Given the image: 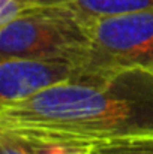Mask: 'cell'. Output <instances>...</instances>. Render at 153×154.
<instances>
[{"label":"cell","mask_w":153,"mask_h":154,"mask_svg":"<svg viewBox=\"0 0 153 154\" xmlns=\"http://www.w3.org/2000/svg\"><path fill=\"white\" fill-rule=\"evenodd\" d=\"M89 154H153V135L128 136L95 144Z\"/></svg>","instance_id":"8992f818"},{"label":"cell","mask_w":153,"mask_h":154,"mask_svg":"<svg viewBox=\"0 0 153 154\" xmlns=\"http://www.w3.org/2000/svg\"><path fill=\"white\" fill-rule=\"evenodd\" d=\"M27 8L24 0H0V27L18 18Z\"/></svg>","instance_id":"ba28073f"},{"label":"cell","mask_w":153,"mask_h":154,"mask_svg":"<svg viewBox=\"0 0 153 154\" xmlns=\"http://www.w3.org/2000/svg\"><path fill=\"white\" fill-rule=\"evenodd\" d=\"M87 20L65 5L33 6L0 27V58L86 54Z\"/></svg>","instance_id":"7a4b0ae2"},{"label":"cell","mask_w":153,"mask_h":154,"mask_svg":"<svg viewBox=\"0 0 153 154\" xmlns=\"http://www.w3.org/2000/svg\"><path fill=\"white\" fill-rule=\"evenodd\" d=\"M86 70V54L0 58V106L26 100Z\"/></svg>","instance_id":"277c9868"},{"label":"cell","mask_w":153,"mask_h":154,"mask_svg":"<svg viewBox=\"0 0 153 154\" xmlns=\"http://www.w3.org/2000/svg\"><path fill=\"white\" fill-rule=\"evenodd\" d=\"M86 20L90 35L87 69L153 73V8Z\"/></svg>","instance_id":"3957f363"},{"label":"cell","mask_w":153,"mask_h":154,"mask_svg":"<svg viewBox=\"0 0 153 154\" xmlns=\"http://www.w3.org/2000/svg\"><path fill=\"white\" fill-rule=\"evenodd\" d=\"M81 18H96L153 8V0H71L63 3Z\"/></svg>","instance_id":"5b68a950"},{"label":"cell","mask_w":153,"mask_h":154,"mask_svg":"<svg viewBox=\"0 0 153 154\" xmlns=\"http://www.w3.org/2000/svg\"><path fill=\"white\" fill-rule=\"evenodd\" d=\"M0 154H32L27 144L12 135L0 133Z\"/></svg>","instance_id":"9c48e42d"},{"label":"cell","mask_w":153,"mask_h":154,"mask_svg":"<svg viewBox=\"0 0 153 154\" xmlns=\"http://www.w3.org/2000/svg\"><path fill=\"white\" fill-rule=\"evenodd\" d=\"M32 154H89L92 145L63 142H29L24 141Z\"/></svg>","instance_id":"52a82bcc"},{"label":"cell","mask_w":153,"mask_h":154,"mask_svg":"<svg viewBox=\"0 0 153 154\" xmlns=\"http://www.w3.org/2000/svg\"><path fill=\"white\" fill-rule=\"evenodd\" d=\"M27 8H33V6H56V5H63L68 3L71 0H24Z\"/></svg>","instance_id":"30bf717a"},{"label":"cell","mask_w":153,"mask_h":154,"mask_svg":"<svg viewBox=\"0 0 153 154\" xmlns=\"http://www.w3.org/2000/svg\"><path fill=\"white\" fill-rule=\"evenodd\" d=\"M0 133L80 145L153 135V73L87 69L26 100L2 105Z\"/></svg>","instance_id":"6da1fadb"}]
</instances>
